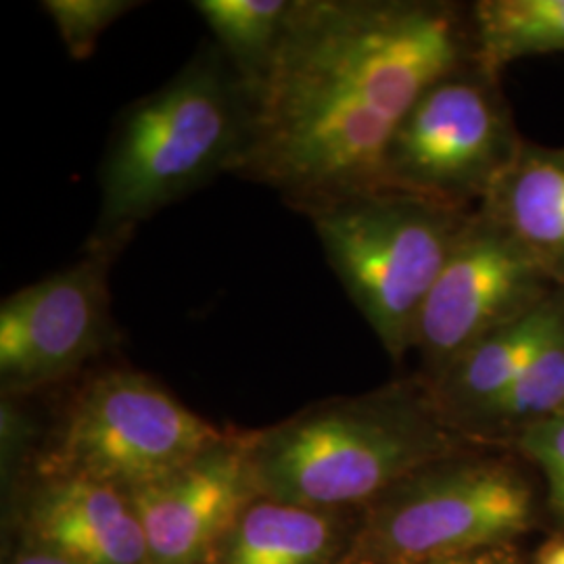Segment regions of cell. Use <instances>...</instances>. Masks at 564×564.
I'll list each match as a JSON object with an SVG mask.
<instances>
[{
	"label": "cell",
	"instance_id": "1",
	"mask_svg": "<svg viewBox=\"0 0 564 564\" xmlns=\"http://www.w3.org/2000/svg\"><path fill=\"white\" fill-rule=\"evenodd\" d=\"M468 63L470 2L297 0L253 90L251 142L235 176L272 188L305 216L381 186L398 123Z\"/></svg>",
	"mask_w": 564,
	"mask_h": 564
},
{
	"label": "cell",
	"instance_id": "2",
	"mask_svg": "<svg viewBox=\"0 0 564 564\" xmlns=\"http://www.w3.org/2000/svg\"><path fill=\"white\" fill-rule=\"evenodd\" d=\"M256 95L216 42L162 88L123 109L107 144L101 205L86 249L120 256L139 226L167 205L235 176L251 142Z\"/></svg>",
	"mask_w": 564,
	"mask_h": 564
},
{
	"label": "cell",
	"instance_id": "3",
	"mask_svg": "<svg viewBox=\"0 0 564 564\" xmlns=\"http://www.w3.org/2000/svg\"><path fill=\"white\" fill-rule=\"evenodd\" d=\"M247 442L258 489L276 502H362L452 454L433 393L408 391L324 403Z\"/></svg>",
	"mask_w": 564,
	"mask_h": 564
},
{
	"label": "cell",
	"instance_id": "4",
	"mask_svg": "<svg viewBox=\"0 0 564 564\" xmlns=\"http://www.w3.org/2000/svg\"><path fill=\"white\" fill-rule=\"evenodd\" d=\"M475 209L375 186L307 214L324 258L384 351H412L424 302Z\"/></svg>",
	"mask_w": 564,
	"mask_h": 564
},
{
	"label": "cell",
	"instance_id": "5",
	"mask_svg": "<svg viewBox=\"0 0 564 564\" xmlns=\"http://www.w3.org/2000/svg\"><path fill=\"white\" fill-rule=\"evenodd\" d=\"M228 435L178 402L151 377L111 368L84 384L69 408L46 468L126 496L158 484Z\"/></svg>",
	"mask_w": 564,
	"mask_h": 564
},
{
	"label": "cell",
	"instance_id": "6",
	"mask_svg": "<svg viewBox=\"0 0 564 564\" xmlns=\"http://www.w3.org/2000/svg\"><path fill=\"white\" fill-rule=\"evenodd\" d=\"M523 142L500 78L468 63L435 82L398 123L381 186L479 209Z\"/></svg>",
	"mask_w": 564,
	"mask_h": 564
},
{
	"label": "cell",
	"instance_id": "7",
	"mask_svg": "<svg viewBox=\"0 0 564 564\" xmlns=\"http://www.w3.org/2000/svg\"><path fill=\"white\" fill-rule=\"evenodd\" d=\"M561 286L500 224L475 209L414 330L412 351L429 383L485 337L535 312Z\"/></svg>",
	"mask_w": 564,
	"mask_h": 564
},
{
	"label": "cell",
	"instance_id": "8",
	"mask_svg": "<svg viewBox=\"0 0 564 564\" xmlns=\"http://www.w3.org/2000/svg\"><path fill=\"white\" fill-rule=\"evenodd\" d=\"M414 477L377 527V547L389 558L454 556L527 527L531 489L510 464L463 458L429 464Z\"/></svg>",
	"mask_w": 564,
	"mask_h": 564
},
{
	"label": "cell",
	"instance_id": "9",
	"mask_svg": "<svg viewBox=\"0 0 564 564\" xmlns=\"http://www.w3.org/2000/svg\"><path fill=\"white\" fill-rule=\"evenodd\" d=\"M84 249L78 262L32 282L0 303V375L9 389L55 383L116 341L111 263Z\"/></svg>",
	"mask_w": 564,
	"mask_h": 564
},
{
	"label": "cell",
	"instance_id": "10",
	"mask_svg": "<svg viewBox=\"0 0 564 564\" xmlns=\"http://www.w3.org/2000/svg\"><path fill=\"white\" fill-rule=\"evenodd\" d=\"M258 489L245 440L223 444L128 494L155 564H195Z\"/></svg>",
	"mask_w": 564,
	"mask_h": 564
},
{
	"label": "cell",
	"instance_id": "11",
	"mask_svg": "<svg viewBox=\"0 0 564 564\" xmlns=\"http://www.w3.org/2000/svg\"><path fill=\"white\" fill-rule=\"evenodd\" d=\"M48 550L76 564H144L149 544L128 496L111 485L53 477L34 517Z\"/></svg>",
	"mask_w": 564,
	"mask_h": 564
},
{
	"label": "cell",
	"instance_id": "12",
	"mask_svg": "<svg viewBox=\"0 0 564 564\" xmlns=\"http://www.w3.org/2000/svg\"><path fill=\"white\" fill-rule=\"evenodd\" d=\"M479 209L564 286V147L524 141Z\"/></svg>",
	"mask_w": 564,
	"mask_h": 564
},
{
	"label": "cell",
	"instance_id": "13",
	"mask_svg": "<svg viewBox=\"0 0 564 564\" xmlns=\"http://www.w3.org/2000/svg\"><path fill=\"white\" fill-rule=\"evenodd\" d=\"M564 312V286L519 323L505 326L470 347L431 384L445 421L470 423L512 383Z\"/></svg>",
	"mask_w": 564,
	"mask_h": 564
},
{
	"label": "cell",
	"instance_id": "14",
	"mask_svg": "<svg viewBox=\"0 0 564 564\" xmlns=\"http://www.w3.org/2000/svg\"><path fill=\"white\" fill-rule=\"evenodd\" d=\"M475 63L494 78L517 61L564 53V0L470 2Z\"/></svg>",
	"mask_w": 564,
	"mask_h": 564
},
{
	"label": "cell",
	"instance_id": "15",
	"mask_svg": "<svg viewBox=\"0 0 564 564\" xmlns=\"http://www.w3.org/2000/svg\"><path fill=\"white\" fill-rule=\"evenodd\" d=\"M297 0H195L216 46L256 90L281 48Z\"/></svg>",
	"mask_w": 564,
	"mask_h": 564
},
{
	"label": "cell",
	"instance_id": "16",
	"mask_svg": "<svg viewBox=\"0 0 564 564\" xmlns=\"http://www.w3.org/2000/svg\"><path fill=\"white\" fill-rule=\"evenodd\" d=\"M333 527L312 508L262 502L237 521L228 564H321Z\"/></svg>",
	"mask_w": 564,
	"mask_h": 564
},
{
	"label": "cell",
	"instance_id": "17",
	"mask_svg": "<svg viewBox=\"0 0 564 564\" xmlns=\"http://www.w3.org/2000/svg\"><path fill=\"white\" fill-rule=\"evenodd\" d=\"M564 412V312L540 349L505 391L466 424L475 431H514Z\"/></svg>",
	"mask_w": 564,
	"mask_h": 564
},
{
	"label": "cell",
	"instance_id": "18",
	"mask_svg": "<svg viewBox=\"0 0 564 564\" xmlns=\"http://www.w3.org/2000/svg\"><path fill=\"white\" fill-rule=\"evenodd\" d=\"M137 0H44L42 11L57 28L69 57L86 61L116 21L139 9Z\"/></svg>",
	"mask_w": 564,
	"mask_h": 564
},
{
	"label": "cell",
	"instance_id": "19",
	"mask_svg": "<svg viewBox=\"0 0 564 564\" xmlns=\"http://www.w3.org/2000/svg\"><path fill=\"white\" fill-rule=\"evenodd\" d=\"M517 444L540 466L554 500L564 508V412L529 424L517 435Z\"/></svg>",
	"mask_w": 564,
	"mask_h": 564
},
{
	"label": "cell",
	"instance_id": "20",
	"mask_svg": "<svg viewBox=\"0 0 564 564\" xmlns=\"http://www.w3.org/2000/svg\"><path fill=\"white\" fill-rule=\"evenodd\" d=\"M15 564H76L72 561H67L65 556H61L53 550H46V552H36V554H28L23 556Z\"/></svg>",
	"mask_w": 564,
	"mask_h": 564
},
{
	"label": "cell",
	"instance_id": "21",
	"mask_svg": "<svg viewBox=\"0 0 564 564\" xmlns=\"http://www.w3.org/2000/svg\"><path fill=\"white\" fill-rule=\"evenodd\" d=\"M542 564H564V544L556 545L554 550H550V552L545 554Z\"/></svg>",
	"mask_w": 564,
	"mask_h": 564
}]
</instances>
